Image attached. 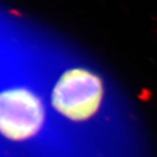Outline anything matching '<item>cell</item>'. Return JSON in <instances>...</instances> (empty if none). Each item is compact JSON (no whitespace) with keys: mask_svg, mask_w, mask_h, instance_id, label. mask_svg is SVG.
Wrapping results in <instances>:
<instances>
[{"mask_svg":"<svg viewBox=\"0 0 157 157\" xmlns=\"http://www.w3.org/2000/svg\"><path fill=\"white\" fill-rule=\"evenodd\" d=\"M45 120L42 102L24 88L0 94V133L12 140H24L35 135Z\"/></svg>","mask_w":157,"mask_h":157,"instance_id":"obj_2","label":"cell"},{"mask_svg":"<svg viewBox=\"0 0 157 157\" xmlns=\"http://www.w3.org/2000/svg\"><path fill=\"white\" fill-rule=\"evenodd\" d=\"M103 86L96 74L82 68L71 69L57 82L52 94L53 107L73 121H84L101 107Z\"/></svg>","mask_w":157,"mask_h":157,"instance_id":"obj_1","label":"cell"}]
</instances>
